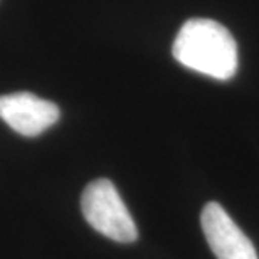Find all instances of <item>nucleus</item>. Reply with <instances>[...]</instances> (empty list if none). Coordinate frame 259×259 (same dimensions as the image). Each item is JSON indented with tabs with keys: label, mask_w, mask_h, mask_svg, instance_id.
<instances>
[{
	"label": "nucleus",
	"mask_w": 259,
	"mask_h": 259,
	"mask_svg": "<svg viewBox=\"0 0 259 259\" xmlns=\"http://www.w3.org/2000/svg\"><path fill=\"white\" fill-rule=\"evenodd\" d=\"M172 54L187 69L219 81L231 79L239 66L236 39L212 19L187 20L174 40Z\"/></svg>",
	"instance_id": "obj_1"
},
{
	"label": "nucleus",
	"mask_w": 259,
	"mask_h": 259,
	"mask_svg": "<svg viewBox=\"0 0 259 259\" xmlns=\"http://www.w3.org/2000/svg\"><path fill=\"white\" fill-rule=\"evenodd\" d=\"M81 210L88 224L111 241L123 244L137 241V224L111 180L98 179L88 185L81 197Z\"/></svg>",
	"instance_id": "obj_2"
},
{
	"label": "nucleus",
	"mask_w": 259,
	"mask_h": 259,
	"mask_svg": "<svg viewBox=\"0 0 259 259\" xmlns=\"http://www.w3.org/2000/svg\"><path fill=\"white\" fill-rule=\"evenodd\" d=\"M202 231L217 259H259L239 226L217 202H209L200 215Z\"/></svg>",
	"instance_id": "obj_3"
},
{
	"label": "nucleus",
	"mask_w": 259,
	"mask_h": 259,
	"mask_svg": "<svg viewBox=\"0 0 259 259\" xmlns=\"http://www.w3.org/2000/svg\"><path fill=\"white\" fill-rule=\"evenodd\" d=\"M0 118L24 137H37L59 120V108L32 93L0 96Z\"/></svg>",
	"instance_id": "obj_4"
}]
</instances>
